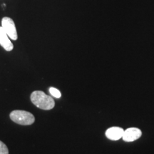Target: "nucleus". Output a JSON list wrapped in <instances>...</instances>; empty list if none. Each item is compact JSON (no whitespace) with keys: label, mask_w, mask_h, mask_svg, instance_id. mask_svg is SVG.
<instances>
[{"label":"nucleus","mask_w":154,"mask_h":154,"mask_svg":"<svg viewBox=\"0 0 154 154\" xmlns=\"http://www.w3.org/2000/svg\"><path fill=\"white\" fill-rule=\"evenodd\" d=\"M49 91L50 94H51L52 96H54V97L59 99V98H60L61 96V92L59 91V90H58L57 88H55L54 87H50Z\"/></svg>","instance_id":"0eeeda50"},{"label":"nucleus","mask_w":154,"mask_h":154,"mask_svg":"<svg viewBox=\"0 0 154 154\" xmlns=\"http://www.w3.org/2000/svg\"><path fill=\"white\" fill-rule=\"evenodd\" d=\"M10 119L14 122L23 126L32 125L35 121V118L32 113L22 110H15L11 112Z\"/></svg>","instance_id":"f03ea898"},{"label":"nucleus","mask_w":154,"mask_h":154,"mask_svg":"<svg viewBox=\"0 0 154 154\" xmlns=\"http://www.w3.org/2000/svg\"><path fill=\"white\" fill-rule=\"evenodd\" d=\"M142 132L137 128H130L124 131L123 140L126 142H132L137 140L141 136Z\"/></svg>","instance_id":"20e7f679"},{"label":"nucleus","mask_w":154,"mask_h":154,"mask_svg":"<svg viewBox=\"0 0 154 154\" xmlns=\"http://www.w3.org/2000/svg\"><path fill=\"white\" fill-rule=\"evenodd\" d=\"M0 45L7 51H11L14 49V45L2 26H0Z\"/></svg>","instance_id":"39448f33"},{"label":"nucleus","mask_w":154,"mask_h":154,"mask_svg":"<svg viewBox=\"0 0 154 154\" xmlns=\"http://www.w3.org/2000/svg\"><path fill=\"white\" fill-rule=\"evenodd\" d=\"M30 98L33 104L43 110H51L55 106L54 100L42 91L32 92Z\"/></svg>","instance_id":"f257e3e1"},{"label":"nucleus","mask_w":154,"mask_h":154,"mask_svg":"<svg viewBox=\"0 0 154 154\" xmlns=\"http://www.w3.org/2000/svg\"><path fill=\"white\" fill-rule=\"evenodd\" d=\"M0 154H9L8 148L1 140H0Z\"/></svg>","instance_id":"6e6552de"},{"label":"nucleus","mask_w":154,"mask_h":154,"mask_svg":"<svg viewBox=\"0 0 154 154\" xmlns=\"http://www.w3.org/2000/svg\"><path fill=\"white\" fill-rule=\"evenodd\" d=\"M124 130L120 127H111L106 131V136L109 139L112 140H118L122 138Z\"/></svg>","instance_id":"423d86ee"},{"label":"nucleus","mask_w":154,"mask_h":154,"mask_svg":"<svg viewBox=\"0 0 154 154\" xmlns=\"http://www.w3.org/2000/svg\"><path fill=\"white\" fill-rule=\"evenodd\" d=\"M2 27L11 39L15 41L18 38L16 26L12 19L7 17H4L2 20Z\"/></svg>","instance_id":"7ed1b4c3"}]
</instances>
